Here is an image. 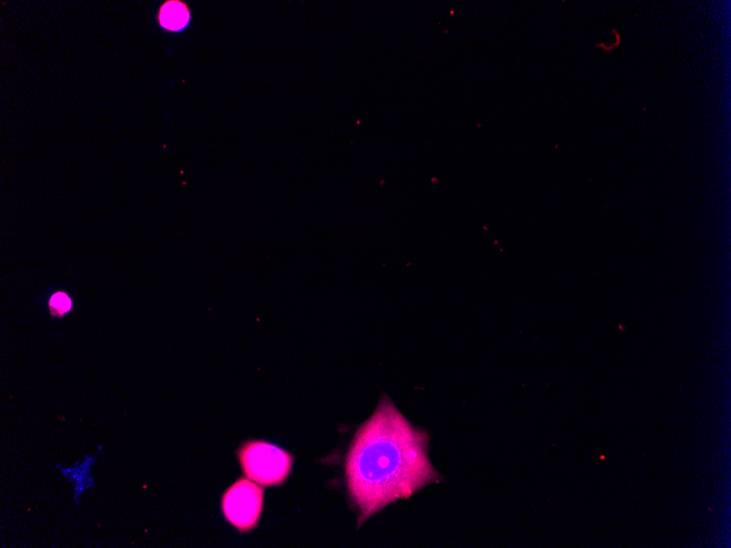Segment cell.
I'll return each instance as SVG.
<instances>
[{
    "mask_svg": "<svg viewBox=\"0 0 731 548\" xmlns=\"http://www.w3.org/2000/svg\"><path fill=\"white\" fill-rule=\"evenodd\" d=\"M428 432L413 425L387 396L357 429L345 458L349 500L358 527L397 499L440 481L428 456Z\"/></svg>",
    "mask_w": 731,
    "mask_h": 548,
    "instance_id": "obj_1",
    "label": "cell"
},
{
    "mask_svg": "<svg viewBox=\"0 0 731 548\" xmlns=\"http://www.w3.org/2000/svg\"><path fill=\"white\" fill-rule=\"evenodd\" d=\"M237 457L245 476L265 487L283 482L293 463L289 452L259 440L243 443L237 450Z\"/></svg>",
    "mask_w": 731,
    "mask_h": 548,
    "instance_id": "obj_2",
    "label": "cell"
},
{
    "mask_svg": "<svg viewBox=\"0 0 731 548\" xmlns=\"http://www.w3.org/2000/svg\"><path fill=\"white\" fill-rule=\"evenodd\" d=\"M264 491L257 482L240 478L222 495L225 520L240 532L254 528L263 510Z\"/></svg>",
    "mask_w": 731,
    "mask_h": 548,
    "instance_id": "obj_3",
    "label": "cell"
},
{
    "mask_svg": "<svg viewBox=\"0 0 731 548\" xmlns=\"http://www.w3.org/2000/svg\"><path fill=\"white\" fill-rule=\"evenodd\" d=\"M188 19V12L186 8L179 2H170L163 7L161 12V23L163 26L176 30L182 27Z\"/></svg>",
    "mask_w": 731,
    "mask_h": 548,
    "instance_id": "obj_4",
    "label": "cell"
},
{
    "mask_svg": "<svg viewBox=\"0 0 731 548\" xmlns=\"http://www.w3.org/2000/svg\"><path fill=\"white\" fill-rule=\"evenodd\" d=\"M49 308L53 315L61 316L71 308V300L63 292L55 293L49 300Z\"/></svg>",
    "mask_w": 731,
    "mask_h": 548,
    "instance_id": "obj_5",
    "label": "cell"
}]
</instances>
